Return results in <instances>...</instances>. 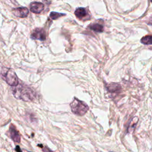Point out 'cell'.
<instances>
[{
	"instance_id": "cell-2",
	"label": "cell",
	"mask_w": 152,
	"mask_h": 152,
	"mask_svg": "<svg viewBox=\"0 0 152 152\" xmlns=\"http://www.w3.org/2000/svg\"><path fill=\"white\" fill-rule=\"evenodd\" d=\"M0 77L11 86H16L18 84V78L14 71L10 68H0Z\"/></svg>"
},
{
	"instance_id": "cell-8",
	"label": "cell",
	"mask_w": 152,
	"mask_h": 152,
	"mask_svg": "<svg viewBox=\"0 0 152 152\" xmlns=\"http://www.w3.org/2000/svg\"><path fill=\"white\" fill-rule=\"evenodd\" d=\"M75 16L80 20H83L87 15V11L84 8H78L75 11Z\"/></svg>"
},
{
	"instance_id": "cell-10",
	"label": "cell",
	"mask_w": 152,
	"mask_h": 152,
	"mask_svg": "<svg viewBox=\"0 0 152 152\" xmlns=\"http://www.w3.org/2000/svg\"><path fill=\"white\" fill-rule=\"evenodd\" d=\"M107 88L108 91L110 92H112V93L116 92L121 90L120 85L118 84H116V83H110L107 86Z\"/></svg>"
},
{
	"instance_id": "cell-3",
	"label": "cell",
	"mask_w": 152,
	"mask_h": 152,
	"mask_svg": "<svg viewBox=\"0 0 152 152\" xmlns=\"http://www.w3.org/2000/svg\"><path fill=\"white\" fill-rule=\"evenodd\" d=\"M70 107L74 114L80 116L84 115L88 110V106L85 103L76 98L70 103Z\"/></svg>"
},
{
	"instance_id": "cell-6",
	"label": "cell",
	"mask_w": 152,
	"mask_h": 152,
	"mask_svg": "<svg viewBox=\"0 0 152 152\" xmlns=\"http://www.w3.org/2000/svg\"><path fill=\"white\" fill-rule=\"evenodd\" d=\"M10 135L11 138L15 142H20V135L19 134L18 131L17 130L15 126L11 124L10 126Z\"/></svg>"
},
{
	"instance_id": "cell-1",
	"label": "cell",
	"mask_w": 152,
	"mask_h": 152,
	"mask_svg": "<svg viewBox=\"0 0 152 152\" xmlns=\"http://www.w3.org/2000/svg\"><path fill=\"white\" fill-rule=\"evenodd\" d=\"M15 87L12 89V93L16 99L26 102L31 101L34 99L36 93L29 87L18 84Z\"/></svg>"
},
{
	"instance_id": "cell-13",
	"label": "cell",
	"mask_w": 152,
	"mask_h": 152,
	"mask_svg": "<svg viewBox=\"0 0 152 152\" xmlns=\"http://www.w3.org/2000/svg\"><path fill=\"white\" fill-rule=\"evenodd\" d=\"M65 14H62L59 12H51L50 14V17L52 20H56L57 18H59L61 16L65 15Z\"/></svg>"
},
{
	"instance_id": "cell-12",
	"label": "cell",
	"mask_w": 152,
	"mask_h": 152,
	"mask_svg": "<svg viewBox=\"0 0 152 152\" xmlns=\"http://www.w3.org/2000/svg\"><path fill=\"white\" fill-rule=\"evenodd\" d=\"M152 37L151 35H147L141 39V42L144 45H151L152 43Z\"/></svg>"
},
{
	"instance_id": "cell-9",
	"label": "cell",
	"mask_w": 152,
	"mask_h": 152,
	"mask_svg": "<svg viewBox=\"0 0 152 152\" xmlns=\"http://www.w3.org/2000/svg\"><path fill=\"white\" fill-rule=\"evenodd\" d=\"M88 28L96 32H102L103 31V26L98 23H93L88 26Z\"/></svg>"
},
{
	"instance_id": "cell-4",
	"label": "cell",
	"mask_w": 152,
	"mask_h": 152,
	"mask_svg": "<svg viewBox=\"0 0 152 152\" xmlns=\"http://www.w3.org/2000/svg\"><path fill=\"white\" fill-rule=\"evenodd\" d=\"M31 38L34 40H39L41 41L46 39V34L45 31L41 28H36L34 29L30 36Z\"/></svg>"
},
{
	"instance_id": "cell-14",
	"label": "cell",
	"mask_w": 152,
	"mask_h": 152,
	"mask_svg": "<svg viewBox=\"0 0 152 152\" xmlns=\"http://www.w3.org/2000/svg\"><path fill=\"white\" fill-rule=\"evenodd\" d=\"M15 150H16V151H21V150L20 149V148H19V147H18V146H17V148H16Z\"/></svg>"
},
{
	"instance_id": "cell-11",
	"label": "cell",
	"mask_w": 152,
	"mask_h": 152,
	"mask_svg": "<svg viewBox=\"0 0 152 152\" xmlns=\"http://www.w3.org/2000/svg\"><path fill=\"white\" fill-rule=\"evenodd\" d=\"M138 122V118L137 117H135L132 118L131 121L129 123V127L128 128V132L129 133H132L134 131L135 126L137 125V123Z\"/></svg>"
},
{
	"instance_id": "cell-5",
	"label": "cell",
	"mask_w": 152,
	"mask_h": 152,
	"mask_svg": "<svg viewBox=\"0 0 152 152\" xmlns=\"http://www.w3.org/2000/svg\"><path fill=\"white\" fill-rule=\"evenodd\" d=\"M13 14L20 18H25L28 14V10L26 7H20L14 8L12 10Z\"/></svg>"
},
{
	"instance_id": "cell-7",
	"label": "cell",
	"mask_w": 152,
	"mask_h": 152,
	"mask_svg": "<svg viewBox=\"0 0 152 152\" xmlns=\"http://www.w3.org/2000/svg\"><path fill=\"white\" fill-rule=\"evenodd\" d=\"M44 9V5L41 2H34L30 4V11L35 14L40 13Z\"/></svg>"
}]
</instances>
